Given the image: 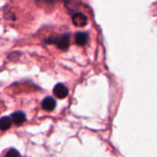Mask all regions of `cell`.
<instances>
[{
    "instance_id": "obj_8",
    "label": "cell",
    "mask_w": 157,
    "mask_h": 157,
    "mask_svg": "<svg viewBox=\"0 0 157 157\" xmlns=\"http://www.w3.org/2000/svg\"><path fill=\"white\" fill-rule=\"evenodd\" d=\"M5 157H21V153L17 150L10 149V150H9V151L7 152Z\"/></svg>"
},
{
    "instance_id": "obj_5",
    "label": "cell",
    "mask_w": 157,
    "mask_h": 157,
    "mask_svg": "<svg viewBox=\"0 0 157 157\" xmlns=\"http://www.w3.org/2000/svg\"><path fill=\"white\" fill-rule=\"evenodd\" d=\"M11 120L13 123L20 126L26 121V116L23 112L18 111V112H15L11 115Z\"/></svg>"
},
{
    "instance_id": "obj_7",
    "label": "cell",
    "mask_w": 157,
    "mask_h": 157,
    "mask_svg": "<svg viewBox=\"0 0 157 157\" xmlns=\"http://www.w3.org/2000/svg\"><path fill=\"white\" fill-rule=\"evenodd\" d=\"M12 120L9 117H4L0 118V129L1 130H7L11 127Z\"/></svg>"
},
{
    "instance_id": "obj_3",
    "label": "cell",
    "mask_w": 157,
    "mask_h": 157,
    "mask_svg": "<svg viewBox=\"0 0 157 157\" xmlns=\"http://www.w3.org/2000/svg\"><path fill=\"white\" fill-rule=\"evenodd\" d=\"M54 94H55L56 97H57L59 99H64L65 97L67 96L68 90H67V88L64 84L58 83L54 88Z\"/></svg>"
},
{
    "instance_id": "obj_1",
    "label": "cell",
    "mask_w": 157,
    "mask_h": 157,
    "mask_svg": "<svg viewBox=\"0 0 157 157\" xmlns=\"http://www.w3.org/2000/svg\"><path fill=\"white\" fill-rule=\"evenodd\" d=\"M48 44H55L58 48L63 51H67L69 47V35L63 34L60 37H51L46 41Z\"/></svg>"
},
{
    "instance_id": "obj_2",
    "label": "cell",
    "mask_w": 157,
    "mask_h": 157,
    "mask_svg": "<svg viewBox=\"0 0 157 157\" xmlns=\"http://www.w3.org/2000/svg\"><path fill=\"white\" fill-rule=\"evenodd\" d=\"M72 22L77 27H83L87 25L88 19L85 16V14L82 12H78L72 16Z\"/></svg>"
},
{
    "instance_id": "obj_6",
    "label": "cell",
    "mask_w": 157,
    "mask_h": 157,
    "mask_svg": "<svg viewBox=\"0 0 157 157\" xmlns=\"http://www.w3.org/2000/svg\"><path fill=\"white\" fill-rule=\"evenodd\" d=\"M88 40H89V35L88 33H77L76 35H75V42L78 45H85L87 43H88Z\"/></svg>"
},
{
    "instance_id": "obj_4",
    "label": "cell",
    "mask_w": 157,
    "mask_h": 157,
    "mask_svg": "<svg viewBox=\"0 0 157 157\" xmlns=\"http://www.w3.org/2000/svg\"><path fill=\"white\" fill-rule=\"evenodd\" d=\"M56 106V102L53 97H45L42 102V107L46 111H53Z\"/></svg>"
}]
</instances>
